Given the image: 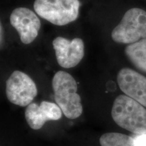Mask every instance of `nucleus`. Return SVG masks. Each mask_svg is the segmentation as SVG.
Here are the masks:
<instances>
[{
	"instance_id": "obj_1",
	"label": "nucleus",
	"mask_w": 146,
	"mask_h": 146,
	"mask_svg": "<svg viewBox=\"0 0 146 146\" xmlns=\"http://www.w3.org/2000/svg\"><path fill=\"white\" fill-rule=\"evenodd\" d=\"M111 115L116 125L123 129L138 135L146 134V109L130 97H116Z\"/></svg>"
},
{
	"instance_id": "obj_2",
	"label": "nucleus",
	"mask_w": 146,
	"mask_h": 146,
	"mask_svg": "<svg viewBox=\"0 0 146 146\" xmlns=\"http://www.w3.org/2000/svg\"><path fill=\"white\" fill-rule=\"evenodd\" d=\"M52 88L56 104L69 119H76L83 113V105L77 94V83L73 76L65 71H58L52 79Z\"/></svg>"
},
{
	"instance_id": "obj_3",
	"label": "nucleus",
	"mask_w": 146,
	"mask_h": 146,
	"mask_svg": "<svg viewBox=\"0 0 146 146\" xmlns=\"http://www.w3.org/2000/svg\"><path fill=\"white\" fill-rule=\"evenodd\" d=\"M80 5L79 0H35L34 10L53 25L64 26L77 19Z\"/></svg>"
},
{
	"instance_id": "obj_4",
	"label": "nucleus",
	"mask_w": 146,
	"mask_h": 146,
	"mask_svg": "<svg viewBox=\"0 0 146 146\" xmlns=\"http://www.w3.org/2000/svg\"><path fill=\"white\" fill-rule=\"evenodd\" d=\"M111 36L116 43L123 44L146 39V11L137 8L127 10L120 23L112 30Z\"/></svg>"
},
{
	"instance_id": "obj_5",
	"label": "nucleus",
	"mask_w": 146,
	"mask_h": 146,
	"mask_svg": "<svg viewBox=\"0 0 146 146\" xmlns=\"http://www.w3.org/2000/svg\"><path fill=\"white\" fill-rule=\"evenodd\" d=\"M6 96L13 104L28 106L37 96V88L33 80L26 73L15 70L6 81Z\"/></svg>"
},
{
	"instance_id": "obj_6",
	"label": "nucleus",
	"mask_w": 146,
	"mask_h": 146,
	"mask_svg": "<svg viewBox=\"0 0 146 146\" xmlns=\"http://www.w3.org/2000/svg\"><path fill=\"white\" fill-rule=\"evenodd\" d=\"M10 21L24 44L32 43L36 38L41 29L39 17L33 11L26 8L14 9L10 14Z\"/></svg>"
},
{
	"instance_id": "obj_7",
	"label": "nucleus",
	"mask_w": 146,
	"mask_h": 146,
	"mask_svg": "<svg viewBox=\"0 0 146 146\" xmlns=\"http://www.w3.org/2000/svg\"><path fill=\"white\" fill-rule=\"evenodd\" d=\"M57 62L60 66L70 68L80 63L85 55L83 40L74 38L72 41L62 36H58L52 42Z\"/></svg>"
},
{
	"instance_id": "obj_8",
	"label": "nucleus",
	"mask_w": 146,
	"mask_h": 146,
	"mask_svg": "<svg viewBox=\"0 0 146 146\" xmlns=\"http://www.w3.org/2000/svg\"><path fill=\"white\" fill-rule=\"evenodd\" d=\"M117 83L126 96L146 108V77L131 68H124L118 73Z\"/></svg>"
},
{
	"instance_id": "obj_9",
	"label": "nucleus",
	"mask_w": 146,
	"mask_h": 146,
	"mask_svg": "<svg viewBox=\"0 0 146 146\" xmlns=\"http://www.w3.org/2000/svg\"><path fill=\"white\" fill-rule=\"evenodd\" d=\"M62 115V110L56 104L47 101L41 102L39 106L36 103L30 104L25 113L27 123L33 130L41 129L47 121L60 120Z\"/></svg>"
},
{
	"instance_id": "obj_10",
	"label": "nucleus",
	"mask_w": 146,
	"mask_h": 146,
	"mask_svg": "<svg viewBox=\"0 0 146 146\" xmlns=\"http://www.w3.org/2000/svg\"><path fill=\"white\" fill-rule=\"evenodd\" d=\"M125 54L137 68L146 72V39L128 45L125 48Z\"/></svg>"
},
{
	"instance_id": "obj_11",
	"label": "nucleus",
	"mask_w": 146,
	"mask_h": 146,
	"mask_svg": "<svg viewBox=\"0 0 146 146\" xmlns=\"http://www.w3.org/2000/svg\"><path fill=\"white\" fill-rule=\"evenodd\" d=\"M101 146H136L132 137L118 133H106L100 138Z\"/></svg>"
},
{
	"instance_id": "obj_12",
	"label": "nucleus",
	"mask_w": 146,
	"mask_h": 146,
	"mask_svg": "<svg viewBox=\"0 0 146 146\" xmlns=\"http://www.w3.org/2000/svg\"><path fill=\"white\" fill-rule=\"evenodd\" d=\"M136 146H146V134L139 135L135 138Z\"/></svg>"
},
{
	"instance_id": "obj_13",
	"label": "nucleus",
	"mask_w": 146,
	"mask_h": 146,
	"mask_svg": "<svg viewBox=\"0 0 146 146\" xmlns=\"http://www.w3.org/2000/svg\"><path fill=\"white\" fill-rule=\"evenodd\" d=\"M2 34H3V27H2V25L1 24V44H2Z\"/></svg>"
}]
</instances>
